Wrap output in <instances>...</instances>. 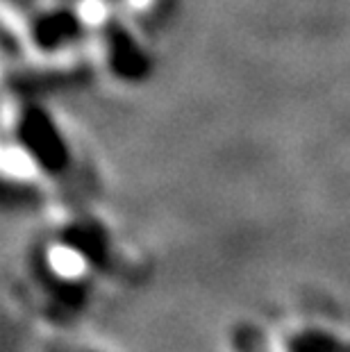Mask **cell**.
I'll use <instances>...</instances> for the list:
<instances>
[{"label":"cell","mask_w":350,"mask_h":352,"mask_svg":"<svg viewBox=\"0 0 350 352\" xmlns=\"http://www.w3.org/2000/svg\"><path fill=\"white\" fill-rule=\"evenodd\" d=\"M285 352H350V339L323 327H303L285 336Z\"/></svg>","instance_id":"obj_1"},{"label":"cell","mask_w":350,"mask_h":352,"mask_svg":"<svg viewBox=\"0 0 350 352\" xmlns=\"http://www.w3.org/2000/svg\"><path fill=\"white\" fill-rule=\"evenodd\" d=\"M48 352H96V350L78 348V346H66V343H53V346L48 348Z\"/></svg>","instance_id":"obj_2"}]
</instances>
